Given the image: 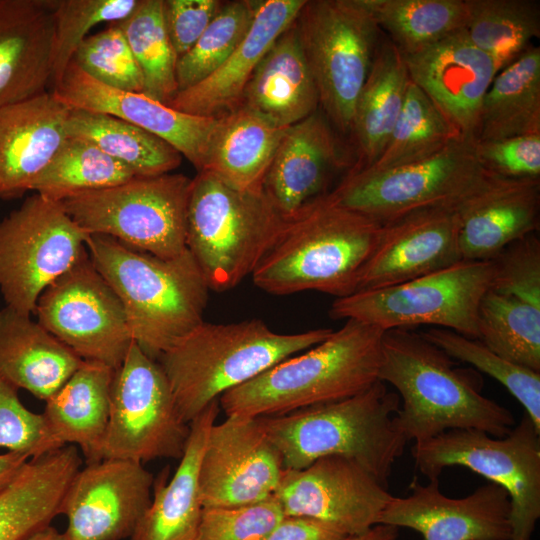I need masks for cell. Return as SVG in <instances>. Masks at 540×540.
Returning <instances> with one entry per match:
<instances>
[{"mask_svg":"<svg viewBox=\"0 0 540 540\" xmlns=\"http://www.w3.org/2000/svg\"><path fill=\"white\" fill-rule=\"evenodd\" d=\"M379 380L393 386L402 401L394 421L407 442L421 443L452 429L502 437L516 424L509 409L482 394L480 372L458 366L410 329L384 332Z\"/></svg>","mask_w":540,"mask_h":540,"instance_id":"obj_1","label":"cell"},{"mask_svg":"<svg viewBox=\"0 0 540 540\" xmlns=\"http://www.w3.org/2000/svg\"><path fill=\"white\" fill-rule=\"evenodd\" d=\"M381 228L370 217L337 204L328 192L286 221L252 280L273 295L309 290L336 298L351 295Z\"/></svg>","mask_w":540,"mask_h":540,"instance_id":"obj_2","label":"cell"},{"mask_svg":"<svg viewBox=\"0 0 540 540\" xmlns=\"http://www.w3.org/2000/svg\"><path fill=\"white\" fill-rule=\"evenodd\" d=\"M86 247L119 297L133 341L150 358L157 360L204 321L210 289L188 249L165 259L95 234Z\"/></svg>","mask_w":540,"mask_h":540,"instance_id":"obj_3","label":"cell"},{"mask_svg":"<svg viewBox=\"0 0 540 540\" xmlns=\"http://www.w3.org/2000/svg\"><path fill=\"white\" fill-rule=\"evenodd\" d=\"M384 332L347 319L322 342L224 393L220 409L226 416H277L355 396L379 380Z\"/></svg>","mask_w":540,"mask_h":540,"instance_id":"obj_4","label":"cell"},{"mask_svg":"<svg viewBox=\"0 0 540 540\" xmlns=\"http://www.w3.org/2000/svg\"><path fill=\"white\" fill-rule=\"evenodd\" d=\"M399 408L398 394L378 380L343 400L257 418L281 454L284 469L299 470L321 457L342 456L387 487L407 444L394 421Z\"/></svg>","mask_w":540,"mask_h":540,"instance_id":"obj_5","label":"cell"},{"mask_svg":"<svg viewBox=\"0 0 540 540\" xmlns=\"http://www.w3.org/2000/svg\"><path fill=\"white\" fill-rule=\"evenodd\" d=\"M333 330L283 334L260 319L203 321L158 359L176 405L190 424L208 405L277 363L304 352Z\"/></svg>","mask_w":540,"mask_h":540,"instance_id":"obj_6","label":"cell"},{"mask_svg":"<svg viewBox=\"0 0 540 540\" xmlns=\"http://www.w3.org/2000/svg\"><path fill=\"white\" fill-rule=\"evenodd\" d=\"M263 189L237 190L203 170L192 179L186 246L210 290L252 275L286 224Z\"/></svg>","mask_w":540,"mask_h":540,"instance_id":"obj_7","label":"cell"},{"mask_svg":"<svg viewBox=\"0 0 540 540\" xmlns=\"http://www.w3.org/2000/svg\"><path fill=\"white\" fill-rule=\"evenodd\" d=\"M192 179L166 173L82 192L60 201L89 235H105L160 258L187 250V215Z\"/></svg>","mask_w":540,"mask_h":540,"instance_id":"obj_8","label":"cell"},{"mask_svg":"<svg viewBox=\"0 0 540 540\" xmlns=\"http://www.w3.org/2000/svg\"><path fill=\"white\" fill-rule=\"evenodd\" d=\"M492 275L491 260H460L394 286L336 298L329 313L383 331L428 325L477 339L478 308Z\"/></svg>","mask_w":540,"mask_h":540,"instance_id":"obj_9","label":"cell"},{"mask_svg":"<svg viewBox=\"0 0 540 540\" xmlns=\"http://www.w3.org/2000/svg\"><path fill=\"white\" fill-rule=\"evenodd\" d=\"M412 456L428 480L461 466L504 488L511 504L510 540H531L540 518V432L526 413L505 436L452 429L414 443Z\"/></svg>","mask_w":540,"mask_h":540,"instance_id":"obj_10","label":"cell"},{"mask_svg":"<svg viewBox=\"0 0 540 540\" xmlns=\"http://www.w3.org/2000/svg\"><path fill=\"white\" fill-rule=\"evenodd\" d=\"M295 21L321 111L349 134L383 32L358 0H306Z\"/></svg>","mask_w":540,"mask_h":540,"instance_id":"obj_11","label":"cell"},{"mask_svg":"<svg viewBox=\"0 0 540 540\" xmlns=\"http://www.w3.org/2000/svg\"><path fill=\"white\" fill-rule=\"evenodd\" d=\"M488 173L476 140L460 137L416 162L381 171L349 170L329 195L383 225L418 209L458 205Z\"/></svg>","mask_w":540,"mask_h":540,"instance_id":"obj_12","label":"cell"},{"mask_svg":"<svg viewBox=\"0 0 540 540\" xmlns=\"http://www.w3.org/2000/svg\"><path fill=\"white\" fill-rule=\"evenodd\" d=\"M189 435L190 424L181 416L159 363L133 342L114 369L100 460L180 459Z\"/></svg>","mask_w":540,"mask_h":540,"instance_id":"obj_13","label":"cell"},{"mask_svg":"<svg viewBox=\"0 0 540 540\" xmlns=\"http://www.w3.org/2000/svg\"><path fill=\"white\" fill-rule=\"evenodd\" d=\"M88 237L60 202L37 193L26 198L0 220V294L5 306L34 314L46 287L87 252Z\"/></svg>","mask_w":540,"mask_h":540,"instance_id":"obj_14","label":"cell"},{"mask_svg":"<svg viewBox=\"0 0 540 540\" xmlns=\"http://www.w3.org/2000/svg\"><path fill=\"white\" fill-rule=\"evenodd\" d=\"M37 322L83 360L116 369L134 342L123 305L88 251L40 295Z\"/></svg>","mask_w":540,"mask_h":540,"instance_id":"obj_15","label":"cell"},{"mask_svg":"<svg viewBox=\"0 0 540 540\" xmlns=\"http://www.w3.org/2000/svg\"><path fill=\"white\" fill-rule=\"evenodd\" d=\"M391 496L358 463L336 455L321 457L303 469H285L273 494L284 515L321 520L347 536L378 525Z\"/></svg>","mask_w":540,"mask_h":540,"instance_id":"obj_16","label":"cell"},{"mask_svg":"<svg viewBox=\"0 0 540 540\" xmlns=\"http://www.w3.org/2000/svg\"><path fill=\"white\" fill-rule=\"evenodd\" d=\"M282 456L258 418L227 416L208 433L199 467L203 508L237 507L273 497Z\"/></svg>","mask_w":540,"mask_h":540,"instance_id":"obj_17","label":"cell"},{"mask_svg":"<svg viewBox=\"0 0 540 540\" xmlns=\"http://www.w3.org/2000/svg\"><path fill=\"white\" fill-rule=\"evenodd\" d=\"M154 477L142 463L103 459L72 478L60 514L68 540H123L134 533L152 500Z\"/></svg>","mask_w":540,"mask_h":540,"instance_id":"obj_18","label":"cell"},{"mask_svg":"<svg viewBox=\"0 0 540 540\" xmlns=\"http://www.w3.org/2000/svg\"><path fill=\"white\" fill-rule=\"evenodd\" d=\"M406 497L391 496L378 524L419 532L424 540H510L511 504L507 491L489 482L466 497L443 494L439 479H414Z\"/></svg>","mask_w":540,"mask_h":540,"instance_id":"obj_19","label":"cell"},{"mask_svg":"<svg viewBox=\"0 0 540 540\" xmlns=\"http://www.w3.org/2000/svg\"><path fill=\"white\" fill-rule=\"evenodd\" d=\"M52 92L70 109L109 114L158 136L198 172L206 167L219 117L188 114L144 93L109 87L87 75L74 61L53 85Z\"/></svg>","mask_w":540,"mask_h":540,"instance_id":"obj_20","label":"cell"},{"mask_svg":"<svg viewBox=\"0 0 540 540\" xmlns=\"http://www.w3.org/2000/svg\"><path fill=\"white\" fill-rule=\"evenodd\" d=\"M460 260L457 205L418 209L382 225L356 292L394 286Z\"/></svg>","mask_w":540,"mask_h":540,"instance_id":"obj_21","label":"cell"},{"mask_svg":"<svg viewBox=\"0 0 540 540\" xmlns=\"http://www.w3.org/2000/svg\"><path fill=\"white\" fill-rule=\"evenodd\" d=\"M402 56L410 80L462 137L476 140L481 104L497 75L493 60L464 28Z\"/></svg>","mask_w":540,"mask_h":540,"instance_id":"obj_22","label":"cell"},{"mask_svg":"<svg viewBox=\"0 0 540 540\" xmlns=\"http://www.w3.org/2000/svg\"><path fill=\"white\" fill-rule=\"evenodd\" d=\"M540 178H508L489 171L457 205L462 260L488 261L539 226Z\"/></svg>","mask_w":540,"mask_h":540,"instance_id":"obj_23","label":"cell"},{"mask_svg":"<svg viewBox=\"0 0 540 540\" xmlns=\"http://www.w3.org/2000/svg\"><path fill=\"white\" fill-rule=\"evenodd\" d=\"M333 127L321 110L287 128L263 180V191L289 220L328 193L334 171L345 165Z\"/></svg>","mask_w":540,"mask_h":540,"instance_id":"obj_24","label":"cell"},{"mask_svg":"<svg viewBox=\"0 0 540 540\" xmlns=\"http://www.w3.org/2000/svg\"><path fill=\"white\" fill-rule=\"evenodd\" d=\"M70 108L52 91L0 108V198L30 191L68 135Z\"/></svg>","mask_w":540,"mask_h":540,"instance_id":"obj_25","label":"cell"},{"mask_svg":"<svg viewBox=\"0 0 540 540\" xmlns=\"http://www.w3.org/2000/svg\"><path fill=\"white\" fill-rule=\"evenodd\" d=\"M306 0L258 1L244 39L211 75L178 91L167 104L188 114L218 117L240 106L244 89L275 40L293 23Z\"/></svg>","mask_w":540,"mask_h":540,"instance_id":"obj_26","label":"cell"},{"mask_svg":"<svg viewBox=\"0 0 540 540\" xmlns=\"http://www.w3.org/2000/svg\"><path fill=\"white\" fill-rule=\"evenodd\" d=\"M55 0H0V108L47 91Z\"/></svg>","mask_w":540,"mask_h":540,"instance_id":"obj_27","label":"cell"},{"mask_svg":"<svg viewBox=\"0 0 540 540\" xmlns=\"http://www.w3.org/2000/svg\"><path fill=\"white\" fill-rule=\"evenodd\" d=\"M220 411L213 401L190 422V435L180 463L169 479L164 468L152 487V500L130 540H195L203 511L199 467L210 428Z\"/></svg>","mask_w":540,"mask_h":540,"instance_id":"obj_28","label":"cell"},{"mask_svg":"<svg viewBox=\"0 0 540 540\" xmlns=\"http://www.w3.org/2000/svg\"><path fill=\"white\" fill-rule=\"evenodd\" d=\"M240 106L284 128L318 110L317 87L295 20L262 58L244 89Z\"/></svg>","mask_w":540,"mask_h":540,"instance_id":"obj_29","label":"cell"},{"mask_svg":"<svg viewBox=\"0 0 540 540\" xmlns=\"http://www.w3.org/2000/svg\"><path fill=\"white\" fill-rule=\"evenodd\" d=\"M81 463L75 445L30 458L0 493V540H24L50 525Z\"/></svg>","mask_w":540,"mask_h":540,"instance_id":"obj_30","label":"cell"},{"mask_svg":"<svg viewBox=\"0 0 540 540\" xmlns=\"http://www.w3.org/2000/svg\"><path fill=\"white\" fill-rule=\"evenodd\" d=\"M31 316L0 308V375L46 401L83 363Z\"/></svg>","mask_w":540,"mask_h":540,"instance_id":"obj_31","label":"cell"},{"mask_svg":"<svg viewBox=\"0 0 540 540\" xmlns=\"http://www.w3.org/2000/svg\"><path fill=\"white\" fill-rule=\"evenodd\" d=\"M113 373L114 369L108 365L84 360L45 401L42 415L53 437L61 445L79 447L86 464L101 461Z\"/></svg>","mask_w":540,"mask_h":540,"instance_id":"obj_32","label":"cell"},{"mask_svg":"<svg viewBox=\"0 0 540 540\" xmlns=\"http://www.w3.org/2000/svg\"><path fill=\"white\" fill-rule=\"evenodd\" d=\"M409 82L401 52L383 33L354 109L351 134L358 161L350 170L366 168L379 158L401 113Z\"/></svg>","mask_w":540,"mask_h":540,"instance_id":"obj_33","label":"cell"},{"mask_svg":"<svg viewBox=\"0 0 540 540\" xmlns=\"http://www.w3.org/2000/svg\"><path fill=\"white\" fill-rule=\"evenodd\" d=\"M287 128L243 106L219 116L204 170L237 190L263 189Z\"/></svg>","mask_w":540,"mask_h":540,"instance_id":"obj_34","label":"cell"},{"mask_svg":"<svg viewBox=\"0 0 540 540\" xmlns=\"http://www.w3.org/2000/svg\"><path fill=\"white\" fill-rule=\"evenodd\" d=\"M540 134V47L494 77L480 108L476 141Z\"/></svg>","mask_w":540,"mask_h":540,"instance_id":"obj_35","label":"cell"},{"mask_svg":"<svg viewBox=\"0 0 540 540\" xmlns=\"http://www.w3.org/2000/svg\"><path fill=\"white\" fill-rule=\"evenodd\" d=\"M66 132L68 137L92 143L137 177L170 173L180 166L183 157L158 136L105 113L70 109Z\"/></svg>","mask_w":540,"mask_h":540,"instance_id":"obj_36","label":"cell"},{"mask_svg":"<svg viewBox=\"0 0 540 540\" xmlns=\"http://www.w3.org/2000/svg\"><path fill=\"white\" fill-rule=\"evenodd\" d=\"M464 29L494 62L497 73L515 62L540 36L538 0H464Z\"/></svg>","mask_w":540,"mask_h":540,"instance_id":"obj_37","label":"cell"},{"mask_svg":"<svg viewBox=\"0 0 540 540\" xmlns=\"http://www.w3.org/2000/svg\"><path fill=\"white\" fill-rule=\"evenodd\" d=\"M478 340L500 356L540 372V305L488 287L477 318Z\"/></svg>","mask_w":540,"mask_h":540,"instance_id":"obj_38","label":"cell"},{"mask_svg":"<svg viewBox=\"0 0 540 540\" xmlns=\"http://www.w3.org/2000/svg\"><path fill=\"white\" fill-rule=\"evenodd\" d=\"M401 54L464 28V0H358Z\"/></svg>","mask_w":540,"mask_h":540,"instance_id":"obj_39","label":"cell"},{"mask_svg":"<svg viewBox=\"0 0 540 540\" xmlns=\"http://www.w3.org/2000/svg\"><path fill=\"white\" fill-rule=\"evenodd\" d=\"M137 177L126 165L85 140L67 137L31 190L60 202L72 195L116 186Z\"/></svg>","mask_w":540,"mask_h":540,"instance_id":"obj_40","label":"cell"},{"mask_svg":"<svg viewBox=\"0 0 540 540\" xmlns=\"http://www.w3.org/2000/svg\"><path fill=\"white\" fill-rule=\"evenodd\" d=\"M460 137L430 98L410 80L401 113L387 144L379 158L363 169L381 171L416 162Z\"/></svg>","mask_w":540,"mask_h":540,"instance_id":"obj_41","label":"cell"},{"mask_svg":"<svg viewBox=\"0 0 540 540\" xmlns=\"http://www.w3.org/2000/svg\"><path fill=\"white\" fill-rule=\"evenodd\" d=\"M163 0H138L134 10L116 24L123 32L143 78V93L168 104L178 92L177 56L170 43Z\"/></svg>","mask_w":540,"mask_h":540,"instance_id":"obj_42","label":"cell"},{"mask_svg":"<svg viewBox=\"0 0 540 540\" xmlns=\"http://www.w3.org/2000/svg\"><path fill=\"white\" fill-rule=\"evenodd\" d=\"M421 334L454 360L466 363L501 383L524 407L540 432V372L500 356L478 339L449 329L431 327Z\"/></svg>","mask_w":540,"mask_h":540,"instance_id":"obj_43","label":"cell"},{"mask_svg":"<svg viewBox=\"0 0 540 540\" xmlns=\"http://www.w3.org/2000/svg\"><path fill=\"white\" fill-rule=\"evenodd\" d=\"M258 1L222 3L194 46L177 60L178 91L201 82L215 72L234 52L250 29Z\"/></svg>","mask_w":540,"mask_h":540,"instance_id":"obj_44","label":"cell"},{"mask_svg":"<svg viewBox=\"0 0 540 540\" xmlns=\"http://www.w3.org/2000/svg\"><path fill=\"white\" fill-rule=\"evenodd\" d=\"M137 3L138 0H55L52 86L62 78L77 48L94 26L125 19Z\"/></svg>","mask_w":540,"mask_h":540,"instance_id":"obj_45","label":"cell"},{"mask_svg":"<svg viewBox=\"0 0 540 540\" xmlns=\"http://www.w3.org/2000/svg\"><path fill=\"white\" fill-rule=\"evenodd\" d=\"M72 61L104 85L143 93L141 71L122 30L114 23L87 36L77 48Z\"/></svg>","mask_w":540,"mask_h":540,"instance_id":"obj_46","label":"cell"},{"mask_svg":"<svg viewBox=\"0 0 540 540\" xmlns=\"http://www.w3.org/2000/svg\"><path fill=\"white\" fill-rule=\"evenodd\" d=\"M283 517L274 497L244 506L203 508L195 540H264Z\"/></svg>","mask_w":540,"mask_h":540,"instance_id":"obj_47","label":"cell"},{"mask_svg":"<svg viewBox=\"0 0 540 540\" xmlns=\"http://www.w3.org/2000/svg\"><path fill=\"white\" fill-rule=\"evenodd\" d=\"M61 445L50 432L42 414L24 406L18 388L0 375V448L37 457Z\"/></svg>","mask_w":540,"mask_h":540,"instance_id":"obj_48","label":"cell"},{"mask_svg":"<svg viewBox=\"0 0 540 540\" xmlns=\"http://www.w3.org/2000/svg\"><path fill=\"white\" fill-rule=\"evenodd\" d=\"M485 169L508 178H540V134L476 141Z\"/></svg>","mask_w":540,"mask_h":540,"instance_id":"obj_49","label":"cell"},{"mask_svg":"<svg viewBox=\"0 0 540 540\" xmlns=\"http://www.w3.org/2000/svg\"><path fill=\"white\" fill-rule=\"evenodd\" d=\"M218 0H163V18L178 58L188 52L222 6Z\"/></svg>","mask_w":540,"mask_h":540,"instance_id":"obj_50","label":"cell"},{"mask_svg":"<svg viewBox=\"0 0 540 540\" xmlns=\"http://www.w3.org/2000/svg\"><path fill=\"white\" fill-rule=\"evenodd\" d=\"M347 537L349 536L324 521L284 515L264 540H344Z\"/></svg>","mask_w":540,"mask_h":540,"instance_id":"obj_51","label":"cell"},{"mask_svg":"<svg viewBox=\"0 0 540 540\" xmlns=\"http://www.w3.org/2000/svg\"><path fill=\"white\" fill-rule=\"evenodd\" d=\"M30 458L23 453L0 454V493L16 478Z\"/></svg>","mask_w":540,"mask_h":540,"instance_id":"obj_52","label":"cell"},{"mask_svg":"<svg viewBox=\"0 0 540 540\" xmlns=\"http://www.w3.org/2000/svg\"><path fill=\"white\" fill-rule=\"evenodd\" d=\"M398 534L399 528L390 525L378 524L363 534L349 536L344 540H396Z\"/></svg>","mask_w":540,"mask_h":540,"instance_id":"obj_53","label":"cell"},{"mask_svg":"<svg viewBox=\"0 0 540 540\" xmlns=\"http://www.w3.org/2000/svg\"><path fill=\"white\" fill-rule=\"evenodd\" d=\"M24 540H68L64 533H60L56 528H54L51 524L48 526H45L28 537H26Z\"/></svg>","mask_w":540,"mask_h":540,"instance_id":"obj_54","label":"cell"}]
</instances>
